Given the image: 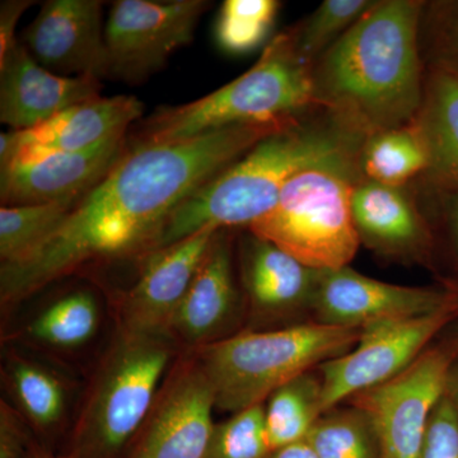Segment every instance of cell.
Instances as JSON below:
<instances>
[{
    "label": "cell",
    "mask_w": 458,
    "mask_h": 458,
    "mask_svg": "<svg viewBox=\"0 0 458 458\" xmlns=\"http://www.w3.org/2000/svg\"><path fill=\"white\" fill-rule=\"evenodd\" d=\"M289 120L228 126L172 143L126 144L106 176L38 249L0 267L3 309L90 265L150 254L186 199Z\"/></svg>",
    "instance_id": "1"
},
{
    "label": "cell",
    "mask_w": 458,
    "mask_h": 458,
    "mask_svg": "<svg viewBox=\"0 0 458 458\" xmlns=\"http://www.w3.org/2000/svg\"><path fill=\"white\" fill-rule=\"evenodd\" d=\"M426 3L378 0L313 63V105L366 138L409 125L421 106Z\"/></svg>",
    "instance_id": "2"
},
{
    "label": "cell",
    "mask_w": 458,
    "mask_h": 458,
    "mask_svg": "<svg viewBox=\"0 0 458 458\" xmlns=\"http://www.w3.org/2000/svg\"><path fill=\"white\" fill-rule=\"evenodd\" d=\"M364 140L322 108H310L186 199L165 222L152 252L203 228H249L273 209L295 174L315 165L358 161Z\"/></svg>",
    "instance_id": "3"
},
{
    "label": "cell",
    "mask_w": 458,
    "mask_h": 458,
    "mask_svg": "<svg viewBox=\"0 0 458 458\" xmlns=\"http://www.w3.org/2000/svg\"><path fill=\"white\" fill-rule=\"evenodd\" d=\"M312 107V65L301 55L289 27L274 36L251 69L231 83L140 120L128 132V144L172 143L228 126L283 122Z\"/></svg>",
    "instance_id": "4"
},
{
    "label": "cell",
    "mask_w": 458,
    "mask_h": 458,
    "mask_svg": "<svg viewBox=\"0 0 458 458\" xmlns=\"http://www.w3.org/2000/svg\"><path fill=\"white\" fill-rule=\"evenodd\" d=\"M180 352L167 334L117 328L87 387L64 454L125 458Z\"/></svg>",
    "instance_id": "5"
},
{
    "label": "cell",
    "mask_w": 458,
    "mask_h": 458,
    "mask_svg": "<svg viewBox=\"0 0 458 458\" xmlns=\"http://www.w3.org/2000/svg\"><path fill=\"white\" fill-rule=\"evenodd\" d=\"M361 328L309 321L274 330H242L194 349L212 386L216 408L233 414L265 403L292 379L351 352Z\"/></svg>",
    "instance_id": "6"
},
{
    "label": "cell",
    "mask_w": 458,
    "mask_h": 458,
    "mask_svg": "<svg viewBox=\"0 0 458 458\" xmlns=\"http://www.w3.org/2000/svg\"><path fill=\"white\" fill-rule=\"evenodd\" d=\"M360 179L358 161L307 168L247 231L311 269L349 267L360 246L352 210V190Z\"/></svg>",
    "instance_id": "7"
},
{
    "label": "cell",
    "mask_w": 458,
    "mask_h": 458,
    "mask_svg": "<svg viewBox=\"0 0 458 458\" xmlns=\"http://www.w3.org/2000/svg\"><path fill=\"white\" fill-rule=\"evenodd\" d=\"M457 358L458 343L439 335L399 375L346 400L369 419L382 458L418 457Z\"/></svg>",
    "instance_id": "8"
},
{
    "label": "cell",
    "mask_w": 458,
    "mask_h": 458,
    "mask_svg": "<svg viewBox=\"0 0 458 458\" xmlns=\"http://www.w3.org/2000/svg\"><path fill=\"white\" fill-rule=\"evenodd\" d=\"M457 316L458 300L429 315L364 327L351 352L318 369L324 412L408 369Z\"/></svg>",
    "instance_id": "9"
},
{
    "label": "cell",
    "mask_w": 458,
    "mask_h": 458,
    "mask_svg": "<svg viewBox=\"0 0 458 458\" xmlns=\"http://www.w3.org/2000/svg\"><path fill=\"white\" fill-rule=\"evenodd\" d=\"M207 0H117L105 26L108 77L138 83L194 38Z\"/></svg>",
    "instance_id": "10"
},
{
    "label": "cell",
    "mask_w": 458,
    "mask_h": 458,
    "mask_svg": "<svg viewBox=\"0 0 458 458\" xmlns=\"http://www.w3.org/2000/svg\"><path fill=\"white\" fill-rule=\"evenodd\" d=\"M216 399L197 355L181 351L125 458H203Z\"/></svg>",
    "instance_id": "11"
},
{
    "label": "cell",
    "mask_w": 458,
    "mask_h": 458,
    "mask_svg": "<svg viewBox=\"0 0 458 458\" xmlns=\"http://www.w3.org/2000/svg\"><path fill=\"white\" fill-rule=\"evenodd\" d=\"M458 300V282L406 286L369 278L349 267L318 270L312 321L328 327L361 328L419 318Z\"/></svg>",
    "instance_id": "12"
},
{
    "label": "cell",
    "mask_w": 458,
    "mask_h": 458,
    "mask_svg": "<svg viewBox=\"0 0 458 458\" xmlns=\"http://www.w3.org/2000/svg\"><path fill=\"white\" fill-rule=\"evenodd\" d=\"M236 261L246 307L243 330H274L312 321L318 270L250 231L238 238Z\"/></svg>",
    "instance_id": "13"
},
{
    "label": "cell",
    "mask_w": 458,
    "mask_h": 458,
    "mask_svg": "<svg viewBox=\"0 0 458 458\" xmlns=\"http://www.w3.org/2000/svg\"><path fill=\"white\" fill-rule=\"evenodd\" d=\"M361 246L381 260L438 270V242L415 183L387 186L361 177L352 198Z\"/></svg>",
    "instance_id": "14"
},
{
    "label": "cell",
    "mask_w": 458,
    "mask_h": 458,
    "mask_svg": "<svg viewBox=\"0 0 458 458\" xmlns=\"http://www.w3.org/2000/svg\"><path fill=\"white\" fill-rule=\"evenodd\" d=\"M233 229H219L167 334L181 351L203 348L245 328Z\"/></svg>",
    "instance_id": "15"
},
{
    "label": "cell",
    "mask_w": 458,
    "mask_h": 458,
    "mask_svg": "<svg viewBox=\"0 0 458 458\" xmlns=\"http://www.w3.org/2000/svg\"><path fill=\"white\" fill-rule=\"evenodd\" d=\"M218 232V228H203L140 259L137 282L123 292L116 302L117 328L167 334L171 319Z\"/></svg>",
    "instance_id": "16"
},
{
    "label": "cell",
    "mask_w": 458,
    "mask_h": 458,
    "mask_svg": "<svg viewBox=\"0 0 458 458\" xmlns=\"http://www.w3.org/2000/svg\"><path fill=\"white\" fill-rule=\"evenodd\" d=\"M102 8L99 0H47L21 42L53 73L108 77Z\"/></svg>",
    "instance_id": "17"
},
{
    "label": "cell",
    "mask_w": 458,
    "mask_h": 458,
    "mask_svg": "<svg viewBox=\"0 0 458 458\" xmlns=\"http://www.w3.org/2000/svg\"><path fill=\"white\" fill-rule=\"evenodd\" d=\"M128 135L81 152L18 158L0 165L2 207L81 200L119 161Z\"/></svg>",
    "instance_id": "18"
},
{
    "label": "cell",
    "mask_w": 458,
    "mask_h": 458,
    "mask_svg": "<svg viewBox=\"0 0 458 458\" xmlns=\"http://www.w3.org/2000/svg\"><path fill=\"white\" fill-rule=\"evenodd\" d=\"M143 104L134 96L98 98L75 105L30 131L0 135V165L18 158L81 152L126 137L140 122Z\"/></svg>",
    "instance_id": "19"
},
{
    "label": "cell",
    "mask_w": 458,
    "mask_h": 458,
    "mask_svg": "<svg viewBox=\"0 0 458 458\" xmlns=\"http://www.w3.org/2000/svg\"><path fill=\"white\" fill-rule=\"evenodd\" d=\"M99 93L98 78L53 73L21 41L0 60V122L12 131H30L69 107L101 98Z\"/></svg>",
    "instance_id": "20"
},
{
    "label": "cell",
    "mask_w": 458,
    "mask_h": 458,
    "mask_svg": "<svg viewBox=\"0 0 458 458\" xmlns=\"http://www.w3.org/2000/svg\"><path fill=\"white\" fill-rule=\"evenodd\" d=\"M428 153V170L420 181L458 191V71L443 63L426 66L421 106L411 122Z\"/></svg>",
    "instance_id": "21"
},
{
    "label": "cell",
    "mask_w": 458,
    "mask_h": 458,
    "mask_svg": "<svg viewBox=\"0 0 458 458\" xmlns=\"http://www.w3.org/2000/svg\"><path fill=\"white\" fill-rule=\"evenodd\" d=\"M4 376L14 408L47 448V441L55 438L64 427L68 386L54 370L16 352L9 355Z\"/></svg>",
    "instance_id": "22"
},
{
    "label": "cell",
    "mask_w": 458,
    "mask_h": 458,
    "mask_svg": "<svg viewBox=\"0 0 458 458\" xmlns=\"http://www.w3.org/2000/svg\"><path fill=\"white\" fill-rule=\"evenodd\" d=\"M101 319V304L96 295L87 289H77L47 304L30 321L23 334L44 348L77 351L95 339Z\"/></svg>",
    "instance_id": "23"
},
{
    "label": "cell",
    "mask_w": 458,
    "mask_h": 458,
    "mask_svg": "<svg viewBox=\"0 0 458 458\" xmlns=\"http://www.w3.org/2000/svg\"><path fill=\"white\" fill-rule=\"evenodd\" d=\"M428 153L414 123L376 132L360 148L361 177L387 186H408L428 170Z\"/></svg>",
    "instance_id": "24"
},
{
    "label": "cell",
    "mask_w": 458,
    "mask_h": 458,
    "mask_svg": "<svg viewBox=\"0 0 458 458\" xmlns=\"http://www.w3.org/2000/svg\"><path fill=\"white\" fill-rule=\"evenodd\" d=\"M265 405V427L273 452L306 441L324 414L318 369L292 379L270 394Z\"/></svg>",
    "instance_id": "25"
},
{
    "label": "cell",
    "mask_w": 458,
    "mask_h": 458,
    "mask_svg": "<svg viewBox=\"0 0 458 458\" xmlns=\"http://www.w3.org/2000/svg\"><path fill=\"white\" fill-rule=\"evenodd\" d=\"M80 200L0 208V261L16 264L31 254Z\"/></svg>",
    "instance_id": "26"
},
{
    "label": "cell",
    "mask_w": 458,
    "mask_h": 458,
    "mask_svg": "<svg viewBox=\"0 0 458 458\" xmlns=\"http://www.w3.org/2000/svg\"><path fill=\"white\" fill-rule=\"evenodd\" d=\"M306 441L318 458H382L369 419L351 405L324 412Z\"/></svg>",
    "instance_id": "27"
},
{
    "label": "cell",
    "mask_w": 458,
    "mask_h": 458,
    "mask_svg": "<svg viewBox=\"0 0 458 458\" xmlns=\"http://www.w3.org/2000/svg\"><path fill=\"white\" fill-rule=\"evenodd\" d=\"M279 8L276 0H225L214 25L216 47L229 55L258 50L267 41Z\"/></svg>",
    "instance_id": "28"
},
{
    "label": "cell",
    "mask_w": 458,
    "mask_h": 458,
    "mask_svg": "<svg viewBox=\"0 0 458 458\" xmlns=\"http://www.w3.org/2000/svg\"><path fill=\"white\" fill-rule=\"evenodd\" d=\"M373 4L375 0L322 2L311 16L292 26L301 55L313 65Z\"/></svg>",
    "instance_id": "29"
},
{
    "label": "cell",
    "mask_w": 458,
    "mask_h": 458,
    "mask_svg": "<svg viewBox=\"0 0 458 458\" xmlns=\"http://www.w3.org/2000/svg\"><path fill=\"white\" fill-rule=\"evenodd\" d=\"M271 454L265 403H260L214 424L203 458H271Z\"/></svg>",
    "instance_id": "30"
},
{
    "label": "cell",
    "mask_w": 458,
    "mask_h": 458,
    "mask_svg": "<svg viewBox=\"0 0 458 458\" xmlns=\"http://www.w3.org/2000/svg\"><path fill=\"white\" fill-rule=\"evenodd\" d=\"M414 183L432 222L437 242L442 238L458 267V191L433 188L420 180Z\"/></svg>",
    "instance_id": "31"
},
{
    "label": "cell",
    "mask_w": 458,
    "mask_h": 458,
    "mask_svg": "<svg viewBox=\"0 0 458 458\" xmlns=\"http://www.w3.org/2000/svg\"><path fill=\"white\" fill-rule=\"evenodd\" d=\"M417 458H458V417L445 394L430 415Z\"/></svg>",
    "instance_id": "32"
},
{
    "label": "cell",
    "mask_w": 458,
    "mask_h": 458,
    "mask_svg": "<svg viewBox=\"0 0 458 458\" xmlns=\"http://www.w3.org/2000/svg\"><path fill=\"white\" fill-rule=\"evenodd\" d=\"M41 443L20 411L7 401L0 403V458H27Z\"/></svg>",
    "instance_id": "33"
},
{
    "label": "cell",
    "mask_w": 458,
    "mask_h": 458,
    "mask_svg": "<svg viewBox=\"0 0 458 458\" xmlns=\"http://www.w3.org/2000/svg\"><path fill=\"white\" fill-rule=\"evenodd\" d=\"M32 4L30 0H5L0 4V60L17 44L16 27L26 9Z\"/></svg>",
    "instance_id": "34"
},
{
    "label": "cell",
    "mask_w": 458,
    "mask_h": 458,
    "mask_svg": "<svg viewBox=\"0 0 458 458\" xmlns=\"http://www.w3.org/2000/svg\"><path fill=\"white\" fill-rule=\"evenodd\" d=\"M271 458H318L309 442L302 441L273 452Z\"/></svg>",
    "instance_id": "35"
},
{
    "label": "cell",
    "mask_w": 458,
    "mask_h": 458,
    "mask_svg": "<svg viewBox=\"0 0 458 458\" xmlns=\"http://www.w3.org/2000/svg\"><path fill=\"white\" fill-rule=\"evenodd\" d=\"M445 394L450 397L454 409H456L458 417V358L452 364L450 375H448L447 386H445Z\"/></svg>",
    "instance_id": "36"
},
{
    "label": "cell",
    "mask_w": 458,
    "mask_h": 458,
    "mask_svg": "<svg viewBox=\"0 0 458 458\" xmlns=\"http://www.w3.org/2000/svg\"><path fill=\"white\" fill-rule=\"evenodd\" d=\"M27 458H71L68 454H55L53 450H49V448H45L44 445H38V447L35 448L30 454V456Z\"/></svg>",
    "instance_id": "37"
},
{
    "label": "cell",
    "mask_w": 458,
    "mask_h": 458,
    "mask_svg": "<svg viewBox=\"0 0 458 458\" xmlns=\"http://www.w3.org/2000/svg\"><path fill=\"white\" fill-rule=\"evenodd\" d=\"M441 335L450 337V339L458 343V316L451 322L450 325H448L447 327L445 328V330H443Z\"/></svg>",
    "instance_id": "38"
},
{
    "label": "cell",
    "mask_w": 458,
    "mask_h": 458,
    "mask_svg": "<svg viewBox=\"0 0 458 458\" xmlns=\"http://www.w3.org/2000/svg\"><path fill=\"white\" fill-rule=\"evenodd\" d=\"M457 36H458V29H457Z\"/></svg>",
    "instance_id": "39"
}]
</instances>
